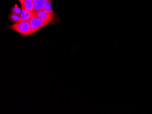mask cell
<instances>
[{
    "mask_svg": "<svg viewBox=\"0 0 152 114\" xmlns=\"http://www.w3.org/2000/svg\"><path fill=\"white\" fill-rule=\"evenodd\" d=\"M9 28L24 36H28L34 34L29 21H18L10 25Z\"/></svg>",
    "mask_w": 152,
    "mask_h": 114,
    "instance_id": "cell-1",
    "label": "cell"
},
{
    "mask_svg": "<svg viewBox=\"0 0 152 114\" xmlns=\"http://www.w3.org/2000/svg\"><path fill=\"white\" fill-rule=\"evenodd\" d=\"M29 23L34 33L48 25L47 23L37 17L35 14H34V16L31 19Z\"/></svg>",
    "mask_w": 152,
    "mask_h": 114,
    "instance_id": "cell-2",
    "label": "cell"
},
{
    "mask_svg": "<svg viewBox=\"0 0 152 114\" xmlns=\"http://www.w3.org/2000/svg\"><path fill=\"white\" fill-rule=\"evenodd\" d=\"M35 14L38 17L42 19L48 24L53 21L54 17V13L48 12L43 10L35 12Z\"/></svg>",
    "mask_w": 152,
    "mask_h": 114,
    "instance_id": "cell-3",
    "label": "cell"
},
{
    "mask_svg": "<svg viewBox=\"0 0 152 114\" xmlns=\"http://www.w3.org/2000/svg\"><path fill=\"white\" fill-rule=\"evenodd\" d=\"M22 12L20 16L19 21H29L34 16L35 12H28L22 6Z\"/></svg>",
    "mask_w": 152,
    "mask_h": 114,
    "instance_id": "cell-4",
    "label": "cell"
},
{
    "mask_svg": "<svg viewBox=\"0 0 152 114\" xmlns=\"http://www.w3.org/2000/svg\"><path fill=\"white\" fill-rule=\"evenodd\" d=\"M25 10L28 12H34V5L33 0H25L23 5H22Z\"/></svg>",
    "mask_w": 152,
    "mask_h": 114,
    "instance_id": "cell-5",
    "label": "cell"
},
{
    "mask_svg": "<svg viewBox=\"0 0 152 114\" xmlns=\"http://www.w3.org/2000/svg\"><path fill=\"white\" fill-rule=\"evenodd\" d=\"M46 0H33L34 5V12L43 9Z\"/></svg>",
    "mask_w": 152,
    "mask_h": 114,
    "instance_id": "cell-6",
    "label": "cell"
},
{
    "mask_svg": "<svg viewBox=\"0 0 152 114\" xmlns=\"http://www.w3.org/2000/svg\"><path fill=\"white\" fill-rule=\"evenodd\" d=\"M42 10L48 12L53 13L52 8V0H46Z\"/></svg>",
    "mask_w": 152,
    "mask_h": 114,
    "instance_id": "cell-7",
    "label": "cell"
},
{
    "mask_svg": "<svg viewBox=\"0 0 152 114\" xmlns=\"http://www.w3.org/2000/svg\"><path fill=\"white\" fill-rule=\"evenodd\" d=\"M20 19V15H17V14H14L13 13H11L10 15V19L12 22L14 23H17L19 21Z\"/></svg>",
    "mask_w": 152,
    "mask_h": 114,
    "instance_id": "cell-8",
    "label": "cell"
},
{
    "mask_svg": "<svg viewBox=\"0 0 152 114\" xmlns=\"http://www.w3.org/2000/svg\"><path fill=\"white\" fill-rule=\"evenodd\" d=\"M22 12V8L20 9L17 5H15V6H14L12 8V13L17 14V15L20 16Z\"/></svg>",
    "mask_w": 152,
    "mask_h": 114,
    "instance_id": "cell-9",
    "label": "cell"
},
{
    "mask_svg": "<svg viewBox=\"0 0 152 114\" xmlns=\"http://www.w3.org/2000/svg\"><path fill=\"white\" fill-rule=\"evenodd\" d=\"M25 1V0H19V1L21 5H23Z\"/></svg>",
    "mask_w": 152,
    "mask_h": 114,
    "instance_id": "cell-10",
    "label": "cell"
}]
</instances>
